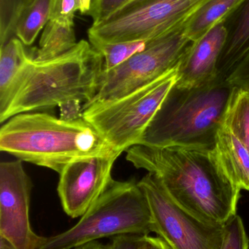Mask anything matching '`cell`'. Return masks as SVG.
I'll return each mask as SVG.
<instances>
[{
	"instance_id": "6da1fadb",
	"label": "cell",
	"mask_w": 249,
	"mask_h": 249,
	"mask_svg": "<svg viewBox=\"0 0 249 249\" xmlns=\"http://www.w3.org/2000/svg\"><path fill=\"white\" fill-rule=\"evenodd\" d=\"M125 152L127 161L153 174L177 204L200 220L225 225L237 214L241 190L222 172L211 149L137 144Z\"/></svg>"
},
{
	"instance_id": "7a4b0ae2",
	"label": "cell",
	"mask_w": 249,
	"mask_h": 249,
	"mask_svg": "<svg viewBox=\"0 0 249 249\" xmlns=\"http://www.w3.org/2000/svg\"><path fill=\"white\" fill-rule=\"evenodd\" d=\"M0 150L58 174L74 161L115 151L83 118L67 121L31 112L15 115L1 125Z\"/></svg>"
},
{
	"instance_id": "3957f363",
	"label": "cell",
	"mask_w": 249,
	"mask_h": 249,
	"mask_svg": "<svg viewBox=\"0 0 249 249\" xmlns=\"http://www.w3.org/2000/svg\"><path fill=\"white\" fill-rule=\"evenodd\" d=\"M34 58L28 63L8 107L0 115L1 124L19 114L59 107L73 101L86 105L97 92L104 58L90 42L80 40L52 59Z\"/></svg>"
},
{
	"instance_id": "277c9868",
	"label": "cell",
	"mask_w": 249,
	"mask_h": 249,
	"mask_svg": "<svg viewBox=\"0 0 249 249\" xmlns=\"http://www.w3.org/2000/svg\"><path fill=\"white\" fill-rule=\"evenodd\" d=\"M234 88L218 77L192 87L174 85L139 144L213 149Z\"/></svg>"
},
{
	"instance_id": "5b68a950",
	"label": "cell",
	"mask_w": 249,
	"mask_h": 249,
	"mask_svg": "<svg viewBox=\"0 0 249 249\" xmlns=\"http://www.w3.org/2000/svg\"><path fill=\"white\" fill-rule=\"evenodd\" d=\"M153 232L147 197L135 178H113L100 197L70 229L43 237L38 249H74L105 238Z\"/></svg>"
},
{
	"instance_id": "8992f818",
	"label": "cell",
	"mask_w": 249,
	"mask_h": 249,
	"mask_svg": "<svg viewBox=\"0 0 249 249\" xmlns=\"http://www.w3.org/2000/svg\"><path fill=\"white\" fill-rule=\"evenodd\" d=\"M209 0H131L89 30L90 43L157 39L184 29Z\"/></svg>"
},
{
	"instance_id": "52a82bcc",
	"label": "cell",
	"mask_w": 249,
	"mask_h": 249,
	"mask_svg": "<svg viewBox=\"0 0 249 249\" xmlns=\"http://www.w3.org/2000/svg\"><path fill=\"white\" fill-rule=\"evenodd\" d=\"M178 69L124 97L83 106V118L114 150L139 144L168 93L178 80Z\"/></svg>"
},
{
	"instance_id": "ba28073f",
	"label": "cell",
	"mask_w": 249,
	"mask_h": 249,
	"mask_svg": "<svg viewBox=\"0 0 249 249\" xmlns=\"http://www.w3.org/2000/svg\"><path fill=\"white\" fill-rule=\"evenodd\" d=\"M192 44L184 29L147 41L143 51L112 70L102 71L96 95L83 106L124 97L176 70Z\"/></svg>"
},
{
	"instance_id": "9c48e42d",
	"label": "cell",
	"mask_w": 249,
	"mask_h": 249,
	"mask_svg": "<svg viewBox=\"0 0 249 249\" xmlns=\"http://www.w3.org/2000/svg\"><path fill=\"white\" fill-rule=\"evenodd\" d=\"M139 185L144 192L153 222V232L171 249H221L224 225L200 220L177 204L159 180L148 173Z\"/></svg>"
},
{
	"instance_id": "30bf717a",
	"label": "cell",
	"mask_w": 249,
	"mask_h": 249,
	"mask_svg": "<svg viewBox=\"0 0 249 249\" xmlns=\"http://www.w3.org/2000/svg\"><path fill=\"white\" fill-rule=\"evenodd\" d=\"M32 187L23 161L0 163V238L17 249H38L43 238L30 223Z\"/></svg>"
},
{
	"instance_id": "8fae6325",
	"label": "cell",
	"mask_w": 249,
	"mask_h": 249,
	"mask_svg": "<svg viewBox=\"0 0 249 249\" xmlns=\"http://www.w3.org/2000/svg\"><path fill=\"white\" fill-rule=\"evenodd\" d=\"M108 155L74 161L59 174L57 192L66 214L81 217L105 192L113 178V167L120 155Z\"/></svg>"
},
{
	"instance_id": "7c38bea8",
	"label": "cell",
	"mask_w": 249,
	"mask_h": 249,
	"mask_svg": "<svg viewBox=\"0 0 249 249\" xmlns=\"http://www.w3.org/2000/svg\"><path fill=\"white\" fill-rule=\"evenodd\" d=\"M229 36L225 22H222L193 42L178 67L175 84L192 87L216 78L218 63Z\"/></svg>"
},
{
	"instance_id": "4fadbf2b",
	"label": "cell",
	"mask_w": 249,
	"mask_h": 249,
	"mask_svg": "<svg viewBox=\"0 0 249 249\" xmlns=\"http://www.w3.org/2000/svg\"><path fill=\"white\" fill-rule=\"evenodd\" d=\"M215 160L228 179L241 190L249 191V152L224 124L211 149Z\"/></svg>"
},
{
	"instance_id": "5bb4252c",
	"label": "cell",
	"mask_w": 249,
	"mask_h": 249,
	"mask_svg": "<svg viewBox=\"0 0 249 249\" xmlns=\"http://www.w3.org/2000/svg\"><path fill=\"white\" fill-rule=\"evenodd\" d=\"M24 46L16 36L0 46V115L8 107L28 63L34 58Z\"/></svg>"
},
{
	"instance_id": "9a60e30c",
	"label": "cell",
	"mask_w": 249,
	"mask_h": 249,
	"mask_svg": "<svg viewBox=\"0 0 249 249\" xmlns=\"http://www.w3.org/2000/svg\"><path fill=\"white\" fill-rule=\"evenodd\" d=\"M249 53V0L230 35L217 66V77L228 80Z\"/></svg>"
},
{
	"instance_id": "2e32d148",
	"label": "cell",
	"mask_w": 249,
	"mask_h": 249,
	"mask_svg": "<svg viewBox=\"0 0 249 249\" xmlns=\"http://www.w3.org/2000/svg\"><path fill=\"white\" fill-rule=\"evenodd\" d=\"M77 43L74 22L50 19L42 32L34 58L42 61L57 58L73 49Z\"/></svg>"
},
{
	"instance_id": "e0dca14e",
	"label": "cell",
	"mask_w": 249,
	"mask_h": 249,
	"mask_svg": "<svg viewBox=\"0 0 249 249\" xmlns=\"http://www.w3.org/2000/svg\"><path fill=\"white\" fill-rule=\"evenodd\" d=\"M246 0H209L184 29L186 36L192 41L199 38L211 29L225 22L227 17Z\"/></svg>"
},
{
	"instance_id": "ac0fdd59",
	"label": "cell",
	"mask_w": 249,
	"mask_h": 249,
	"mask_svg": "<svg viewBox=\"0 0 249 249\" xmlns=\"http://www.w3.org/2000/svg\"><path fill=\"white\" fill-rule=\"evenodd\" d=\"M54 0H34L20 15L16 26V36L23 45L35 42L41 29L51 18Z\"/></svg>"
},
{
	"instance_id": "d6986e66",
	"label": "cell",
	"mask_w": 249,
	"mask_h": 249,
	"mask_svg": "<svg viewBox=\"0 0 249 249\" xmlns=\"http://www.w3.org/2000/svg\"><path fill=\"white\" fill-rule=\"evenodd\" d=\"M223 124L249 152V89L235 86Z\"/></svg>"
},
{
	"instance_id": "ffe728a7",
	"label": "cell",
	"mask_w": 249,
	"mask_h": 249,
	"mask_svg": "<svg viewBox=\"0 0 249 249\" xmlns=\"http://www.w3.org/2000/svg\"><path fill=\"white\" fill-rule=\"evenodd\" d=\"M104 58V70H112L141 52L147 45V42H118V43H91Z\"/></svg>"
},
{
	"instance_id": "44dd1931",
	"label": "cell",
	"mask_w": 249,
	"mask_h": 249,
	"mask_svg": "<svg viewBox=\"0 0 249 249\" xmlns=\"http://www.w3.org/2000/svg\"><path fill=\"white\" fill-rule=\"evenodd\" d=\"M34 0H0V46L16 36V26L23 10Z\"/></svg>"
},
{
	"instance_id": "7402d4cb",
	"label": "cell",
	"mask_w": 249,
	"mask_h": 249,
	"mask_svg": "<svg viewBox=\"0 0 249 249\" xmlns=\"http://www.w3.org/2000/svg\"><path fill=\"white\" fill-rule=\"evenodd\" d=\"M224 239L221 249H249V239L242 219L238 214L224 225Z\"/></svg>"
},
{
	"instance_id": "603a6c76",
	"label": "cell",
	"mask_w": 249,
	"mask_h": 249,
	"mask_svg": "<svg viewBox=\"0 0 249 249\" xmlns=\"http://www.w3.org/2000/svg\"><path fill=\"white\" fill-rule=\"evenodd\" d=\"M131 0H92L87 15L93 19V23L102 21L119 10Z\"/></svg>"
},
{
	"instance_id": "cb8c5ba5",
	"label": "cell",
	"mask_w": 249,
	"mask_h": 249,
	"mask_svg": "<svg viewBox=\"0 0 249 249\" xmlns=\"http://www.w3.org/2000/svg\"><path fill=\"white\" fill-rule=\"evenodd\" d=\"M79 11V0H54L51 18L73 22L75 13Z\"/></svg>"
},
{
	"instance_id": "d4e9b609",
	"label": "cell",
	"mask_w": 249,
	"mask_h": 249,
	"mask_svg": "<svg viewBox=\"0 0 249 249\" xmlns=\"http://www.w3.org/2000/svg\"><path fill=\"white\" fill-rule=\"evenodd\" d=\"M146 237L138 235L114 237L107 244V249H143Z\"/></svg>"
},
{
	"instance_id": "484cf974",
	"label": "cell",
	"mask_w": 249,
	"mask_h": 249,
	"mask_svg": "<svg viewBox=\"0 0 249 249\" xmlns=\"http://www.w3.org/2000/svg\"><path fill=\"white\" fill-rule=\"evenodd\" d=\"M228 80L237 87L249 89V53Z\"/></svg>"
},
{
	"instance_id": "4316f807",
	"label": "cell",
	"mask_w": 249,
	"mask_h": 249,
	"mask_svg": "<svg viewBox=\"0 0 249 249\" xmlns=\"http://www.w3.org/2000/svg\"><path fill=\"white\" fill-rule=\"evenodd\" d=\"M81 102L77 101L67 102L59 107L61 119L67 121H76L83 118V107H80Z\"/></svg>"
},
{
	"instance_id": "83f0119b",
	"label": "cell",
	"mask_w": 249,
	"mask_h": 249,
	"mask_svg": "<svg viewBox=\"0 0 249 249\" xmlns=\"http://www.w3.org/2000/svg\"><path fill=\"white\" fill-rule=\"evenodd\" d=\"M143 249H171L159 237L147 235L145 239Z\"/></svg>"
},
{
	"instance_id": "f1b7e54d",
	"label": "cell",
	"mask_w": 249,
	"mask_h": 249,
	"mask_svg": "<svg viewBox=\"0 0 249 249\" xmlns=\"http://www.w3.org/2000/svg\"><path fill=\"white\" fill-rule=\"evenodd\" d=\"M92 0H79V12L80 14H88L92 6Z\"/></svg>"
},
{
	"instance_id": "f546056e",
	"label": "cell",
	"mask_w": 249,
	"mask_h": 249,
	"mask_svg": "<svg viewBox=\"0 0 249 249\" xmlns=\"http://www.w3.org/2000/svg\"><path fill=\"white\" fill-rule=\"evenodd\" d=\"M74 249H107V246L99 243V241H94L84 244Z\"/></svg>"
},
{
	"instance_id": "4dcf8cb0",
	"label": "cell",
	"mask_w": 249,
	"mask_h": 249,
	"mask_svg": "<svg viewBox=\"0 0 249 249\" xmlns=\"http://www.w3.org/2000/svg\"><path fill=\"white\" fill-rule=\"evenodd\" d=\"M0 249H17L3 238H0Z\"/></svg>"
}]
</instances>
